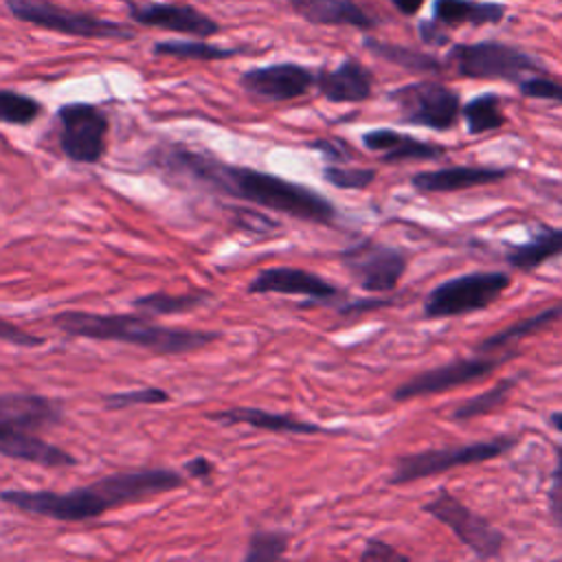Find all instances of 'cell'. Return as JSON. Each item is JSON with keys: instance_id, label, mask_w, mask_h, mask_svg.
<instances>
[{"instance_id": "6da1fadb", "label": "cell", "mask_w": 562, "mask_h": 562, "mask_svg": "<svg viewBox=\"0 0 562 562\" xmlns=\"http://www.w3.org/2000/svg\"><path fill=\"white\" fill-rule=\"evenodd\" d=\"M145 160L171 182L193 184L310 224L336 226L338 222L336 204L318 191L277 173L224 162L206 149H191L182 143H158Z\"/></svg>"}, {"instance_id": "7a4b0ae2", "label": "cell", "mask_w": 562, "mask_h": 562, "mask_svg": "<svg viewBox=\"0 0 562 562\" xmlns=\"http://www.w3.org/2000/svg\"><path fill=\"white\" fill-rule=\"evenodd\" d=\"M184 485V474L169 468H134L108 474L68 492L53 490H2L0 501L59 522H83L110 509L138 503Z\"/></svg>"}, {"instance_id": "3957f363", "label": "cell", "mask_w": 562, "mask_h": 562, "mask_svg": "<svg viewBox=\"0 0 562 562\" xmlns=\"http://www.w3.org/2000/svg\"><path fill=\"white\" fill-rule=\"evenodd\" d=\"M53 325L68 336L123 342L162 356L191 353L209 347L222 336L220 331L158 325L149 316L145 318L134 314H94L83 310H64L53 316Z\"/></svg>"}, {"instance_id": "277c9868", "label": "cell", "mask_w": 562, "mask_h": 562, "mask_svg": "<svg viewBox=\"0 0 562 562\" xmlns=\"http://www.w3.org/2000/svg\"><path fill=\"white\" fill-rule=\"evenodd\" d=\"M61 417L64 406L46 395L29 391L0 393V454L42 468L77 465V457L68 450L37 437L40 430L57 426Z\"/></svg>"}, {"instance_id": "5b68a950", "label": "cell", "mask_w": 562, "mask_h": 562, "mask_svg": "<svg viewBox=\"0 0 562 562\" xmlns=\"http://www.w3.org/2000/svg\"><path fill=\"white\" fill-rule=\"evenodd\" d=\"M446 64H450L452 70L463 79H492L512 83H520L529 75L547 72L538 57L501 40L452 44L446 53Z\"/></svg>"}, {"instance_id": "8992f818", "label": "cell", "mask_w": 562, "mask_h": 562, "mask_svg": "<svg viewBox=\"0 0 562 562\" xmlns=\"http://www.w3.org/2000/svg\"><path fill=\"white\" fill-rule=\"evenodd\" d=\"M518 443L514 435H498L481 441L457 443V446H441L428 448L419 452H408L395 459L393 472L389 476V485H406L419 479H428L435 474H443L452 468H465L474 463H485L492 459L503 457Z\"/></svg>"}, {"instance_id": "52a82bcc", "label": "cell", "mask_w": 562, "mask_h": 562, "mask_svg": "<svg viewBox=\"0 0 562 562\" xmlns=\"http://www.w3.org/2000/svg\"><path fill=\"white\" fill-rule=\"evenodd\" d=\"M512 285L505 270H474L437 283L424 299V318H454L496 303Z\"/></svg>"}, {"instance_id": "ba28073f", "label": "cell", "mask_w": 562, "mask_h": 562, "mask_svg": "<svg viewBox=\"0 0 562 562\" xmlns=\"http://www.w3.org/2000/svg\"><path fill=\"white\" fill-rule=\"evenodd\" d=\"M9 13L46 31L83 40H134L136 33L123 22H114L86 11H72L53 0H4Z\"/></svg>"}, {"instance_id": "9c48e42d", "label": "cell", "mask_w": 562, "mask_h": 562, "mask_svg": "<svg viewBox=\"0 0 562 562\" xmlns=\"http://www.w3.org/2000/svg\"><path fill=\"white\" fill-rule=\"evenodd\" d=\"M386 99L397 108L400 121L432 132H448L461 119V97L437 79H419L393 88Z\"/></svg>"}, {"instance_id": "30bf717a", "label": "cell", "mask_w": 562, "mask_h": 562, "mask_svg": "<svg viewBox=\"0 0 562 562\" xmlns=\"http://www.w3.org/2000/svg\"><path fill=\"white\" fill-rule=\"evenodd\" d=\"M422 512L446 525L479 560H494L503 555L507 542L505 533L459 501L448 487H439L437 494L422 505Z\"/></svg>"}, {"instance_id": "8fae6325", "label": "cell", "mask_w": 562, "mask_h": 562, "mask_svg": "<svg viewBox=\"0 0 562 562\" xmlns=\"http://www.w3.org/2000/svg\"><path fill=\"white\" fill-rule=\"evenodd\" d=\"M338 261L358 288L371 294L393 292L408 268V255L400 246L369 237L345 246Z\"/></svg>"}, {"instance_id": "7c38bea8", "label": "cell", "mask_w": 562, "mask_h": 562, "mask_svg": "<svg viewBox=\"0 0 562 562\" xmlns=\"http://www.w3.org/2000/svg\"><path fill=\"white\" fill-rule=\"evenodd\" d=\"M514 356L516 353L505 351L503 356L476 353L470 358H454L446 364H439V367H432V369L411 375L408 380H404L402 384H397L393 389L391 400L402 404V402H408L415 397H428V395L452 391L457 386L474 384V382L487 378L496 367H501L503 362H507Z\"/></svg>"}, {"instance_id": "4fadbf2b", "label": "cell", "mask_w": 562, "mask_h": 562, "mask_svg": "<svg viewBox=\"0 0 562 562\" xmlns=\"http://www.w3.org/2000/svg\"><path fill=\"white\" fill-rule=\"evenodd\" d=\"M59 147L66 158L81 165H97L108 147L110 119L94 103H66L57 110Z\"/></svg>"}, {"instance_id": "5bb4252c", "label": "cell", "mask_w": 562, "mask_h": 562, "mask_svg": "<svg viewBox=\"0 0 562 562\" xmlns=\"http://www.w3.org/2000/svg\"><path fill=\"white\" fill-rule=\"evenodd\" d=\"M316 83V72L296 61H279L268 66H255L239 75V86L263 101H292Z\"/></svg>"}, {"instance_id": "9a60e30c", "label": "cell", "mask_w": 562, "mask_h": 562, "mask_svg": "<svg viewBox=\"0 0 562 562\" xmlns=\"http://www.w3.org/2000/svg\"><path fill=\"white\" fill-rule=\"evenodd\" d=\"M248 294H285L305 296L312 303H334L342 296V290L329 283L325 277L294 266H272L259 270L248 288Z\"/></svg>"}, {"instance_id": "2e32d148", "label": "cell", "mask_w": 562, "mask_h": 562, "mask_svg": "<svg viewBox=\"0 0 562 562\" xmlns=\"http://www.w3.org/2000/svg\"><path fill=\"white\" fill-rule=\"evenodd\" d=\"M127 13L132 22L140 26L162 29V31L193 35V37H211L222 31L217 20L198 11L191 4H180V2H143V4L130 2Z\"/></svg>"}, {"instance_id": "e0dca14e", "label": "cell", "mask_w": 562, "mask_h": 562, "mask_svg": "<svg viewBox=\"0 0 562 562\" xmlns=\"http://www.w3.org/2000/svg\"><path fill=\"white\" fill-rule=\"evenodd\" d=\"M514 167H496V165H450L439 169L415 171L408 184L424 195L430 193H454L474 187H485L509 178Z\"/></svg>"}, {"instance_id": "ac0fdd59", "label": "cell", "mask_w": 562, "mask_h": 562, "mask_svg": "<svg viewBox=\"0 0 562 562\" xmlns=\"http://www.w3.org/2000/svg\"><path fill=\"white\" fill-rule=\"evenodd\" d=\"M373 72L356 57H345L336 68L316 72V90L329 103H362L373 94Z\"/></svg>"}, {"instance_id": "d6986e66", "label": "cell", "mask_w": 562, "mask_h": 562, "mask_svg": "<svg viewBox=\"0 0 562 562\" xmlns=\"http://www.w3.org/2000/svg\"><path fill=\"white\" fill-rule=\"evenodd\" d=\"M364 149L380 156L382 162H404V160H437L446 156V147L417 138L393 127H373L360 136Z\"/></svg>"}, {"instance_id": "ffe728a7", "label": "cell", "mask_w": 562, "mask_h": 562, "mask_svg": "<svg viewBox=\"0 0 562 562\" xmlns=\"http://www.w3.org/2000/svg\"><path fill=\"white\" fill-rule=\"evenodd\" d=\"M211 422H217L222 426H237L246 424L259 430L268 432H283V435H329L336 430H327L310 419H301L292 413H272L257 406H231L224 411H213L206 415Z\"/></svg>"}, {"instance_id": "44dd1931", "label": "cell", "mask_w": 562, "mask_h": 562, "mask_svg": "<svg viewBox=\"0 0 562 562\" xmlns=\"http://www.w3.org/2000/svg\"><path fill=\"white\" fill-rule=\"evenodd\" d=\"M288 7L316 26H351L358 31L375 29L378 20L356 0H285Z\"/></svg>"}, {"instance_id": "7402d4cb", "label": "cell", "mask_w": 562, "mask_h": 562, "mask_svg": "<svg viewBox=\"0 0 562 562\" xmlns=\"http://www.w3.org/2000/svg\"><path fill=\"white\" fill-rule=\"evenodd\" d=\"M558 257H562V226L551 224L536 226L527 241L505 250V263L520 272H533Z\"/></svg>"}, {"instance_id": "603a6c76", "label": "cell", "mask_w": 562, "mask_h": 562, "mask_svg": "<svg viewBox=\"0 0 562 562\" xmlns=\"http://www.w3.org/2000/svg\"><path fill=\"white\" fill-rule=\"evenodd\" d=\"M505 15H507V7L503 2H483V0H435L432 2V20L446 29H454L461 24L494 26V24H501Z\"/></svg>"}, {"instance_id": "cb8c5ba5", "label": "cell", "mask_w": 562, "mask_h": 562, "mask_svg": "<svg viewBox=\"0 0 562 562\" xmlns=\"http://www.w3.org/2000/svg\"><path fill=\"white\" fill-rule=\"evenodd\" d=\"M562 318V301L555 303V305H549L531 316H525L516 323H512L509 327H503L494 334H490L487 338H483L474 351L476 353H492V351H501V349H507L512 345H516L518 340L522 338H529V336H536L540 331H544L547 327H551L555 321Z\"/></svg>"}, {"instance_id": "d4e9b609", "label": "cell", "mask_w": 562, "mask_h": 562, "mask_svg": "<svg viewBox=\"0 0 562 562\" xmlns=\"http://www.w3.org/2000/svg\"><path fill=\"white\" fill-rule=\"evenodd\" d=\"M364 48L378 57V59H384L393 66H400L408 72H415V75H439L443 72L446 68V61H441L439 57L430 55V53H424V50H417V48H411V46H402V44H393V42H384V40H378V37H364Z\"/></svg>"}, {"instance_id": "484cf974", "label": "cell", "mask_w": 562, "mask_h": 562, "mask_svg": "<svg viewBox=\"0 0 562 562\" xmlns=\"http://www.w3.org/2000/svg\"><path fill=\"white\" fill-rule=\"evenodd\" d=\"M461 119L465 121L468 134L479 136L501 130L507 123L501 97L496 92H481L461 105Z\"/></svg>"}, {"instance_id": "4316f807", "label": "cell", "mask_w": 562, "mask_h": 562, "mask_svg": "<svg viewBox=\"0 0 562 562\" xmlns=\"http://www.w3.org/2000/svg\"><path fill=\"white\" fill-rule=\"evenodd\" d=\"M151 53L158 57L176 59H195V61H220L239 55V48H224L211 42L200 40H162L151 46Z\"/></svg>"}, {"instance_id": "83f0119b", "label": "cell", "mask_w": 562, "mask_h": 562, "mask_svg": "<svg viewBox=\"0 0 562 562\" xmlns=\"http://www.w3.org/2000/svg\"><path fill=\"white\" fill-rule=\"evenodd\" d=\"M213 294L204 292V290H195V292H184V294H169V292H149L143 296H136L132 301V305L145 314L151 316H171V314H184L191 312L195 307H200L202 303H206Z\"/></svg>"}, {"instance_id": "f1b7e54d", "label": "cell", "mask_w": 562, "mask_h": 562, "mask_svg": "<svg viewBox=\"0 0 562 562\" xmlns=\"http://www.w3.org/2000/svg\"><path fill=\"white\" fill-rule=\"evenodd\" d=\"M516 386V380L514 378H505L501 382H496L494 386L459 402L452 411H450V422H470V419H476V417H483L496 408H501L509 393L514 391Z\"/></svg>"}, {"instance_id": "f546056e", "label": "cell", "mask_w": 562, "mask_h": 562, "mask_svg": "<svg viewBox=\"0 0 562 562\" xmlns=\"http://www.w3.org/2000/svg\"><path fill=\"white\" fill-rule=\"evenodd\" d=\"M42 112L44 105L35 97L0 88V123L31 125L42 116Z\"/></svg>"}, {"instance_id": "4dcf8cb0", "label": "cell", "mask_w": 562, "mask_h": 562, "mask_svg": "<svg viewBox=\"0 0 562 562\" xmlns=\"http://www.w3.org/2000/svg\"><path fill=\"white\" fill-rule=\"evenodd\" d=\"M290 538L285 531H272V529H257L252 531L244 560L246 562H272L281 560L288 553Z\"/></svg>"}, {"instance_id": "1f68e13d", "label": "cell", "mask_w": 562, "mask_h": 562, "mask_svg": "<svg viewBox=\"0 0 562 562\" xmlns=\"http://www.w3.org/2000/svg\"><path fill=\"white\" fill-rule=\"evenodd\" d=\"M323 178L325 182L342 191H364L369 189V184L375 182L378 171L373 167H349L329 162L327 167H323Z\"/></svg>"}, {"instance_id": "d6a6232c", "label": "cell", "mask_w": 562, "mask_h": 562, "mask_svg": "<svg viewBox=\"0 0 562 562\" xmlns=\"http://www.w3.org/2000/svg\"><path fill=\"white\" fill-rule=\"evenodd\" d=\"M167 400H169V393L160 386H140L136 391H121V393L103 395V402L110 411L130 408L136 404H162Z\"/></svg>"}, {"instance_id": "836d02e7", "label": "cell", "mask_w": 562, "mask_h": 562, "mask_svg": "<svg viewBox=\"0 0 562 562\" xmlns=\"http://www.w3.org/2000/svg\"><path fill=\"white\" fill-rule=\"evenodd\" d=\"M518 92L527 99H538V101H551L562 105V81L549 77L547 72L529 75L518 83Z\"/></svg>"}, {"instance_id": "e575fe53", "label": "cell", "mask_w": 562, "mask_h": 562, "mask_svg": "<svg viewBox=\"0 0 562 562\" xmlns=\"http://www.w3.org/2000/svg\"><path fill=\"white\" fill-rule=\"evenodd\" d=\"M547 507L555 527H562V446L555 443V465L547 487Z\"/></svg>"}, {"instance_id": "d590c367", "label": "cell", "mask_w": 562, "mask_h": 562, "mask_svg": "<svg viewBox=\"0 0 562 562\" xmlns=\"http://www.w3.org/2000/svg\"><path fill=\"white\" fill-rule=\"evenodd\" d=\"M307 147L323 154L325 160H329L334 165H345L356 158L353 147L345 138H314L307 143Z\"/></svg>"}, {"instance_id": "8d00e7d4", "label": "cell", "mask_w": 562, "mask_h": 562, "mask_svg": "<svg viewBox=\"0 0 562 562\" xmlns=\"http://www.w3.org/2000/svg\"><path fill=\"white\" fill-rule=\"evenodd\" d=\"M0 340L9 342L13 347H26V349L29 347H42L46 342V338L35 336V334L22 329L20 325H15V323H11V321H7L2 316H0Z\"/></svg>"}, {"instance_id": "74e56055", "label": "cell", "mask_w": 562, "mask_h": 562, "mask_svg": "<svg viewBox=\"0 0 562 562\" xmlns=\"http://www.w3.org/2000/svg\"><path fill=\"white\" fill-rule=\"evenodd\" d=\"M360 560H373V562H411V558L402 551H397L393 544L384 542V540H378V538H371L367 540L362 553H360Z\"/></svg>"}, {"instance_id": "f35d334b", "label": "cell", "mask_w": 562, "mask_h": 562, "mask_svg": "<svg viewBox=\"0 0 562 562\" xmlns=\"http://www.w3.org/2000/svg\"><path fill=\"white\" fill-rule=\"evenodd\" d=\"M233 211H235V217H237L239 228H244V231L268 233V231H272V228L279 226L272 217H268V215L261 213V211H250V209H233Z\"/></svg>"}, {"instance_id": "ab89813d", "label": "cell", "mask_w": 562, "mask_h": 562, "mask_svg": "<svg viewBox=\"0 0 562 562\" xmlns=\"http://www.w3.org/2000/svg\"><path fill=\"white\" fill-rule=\"evenodd\" d=\"M391 299H382V296H369V299H351L338 305V314L340 316H362L367 312H375L382 310L386 305H391Z\"/></svg>"}, {"instance_id": "60d3db41", "label": "cell", "mask_w": 562, "mask_h": 562, "mask_svg": "<svg viewBox=\"0 0 562 562\" xmlns=\"http://www.w3.org/2000/svg\"><path fill=\"white\" fill-rule=\"evenodd\" d=\"M417 33H419V40H422L426 46H448V44L452 42V40H450V33L446 31V26H441V24L435 22V20H419Z\"/></svg>"}, {"instance_id": "b9f144b4", "label": "cell", "mask_w": 562, "mask_h": 562, "mask_svg": "<svg viewBox=\"0 0 562 562\" xmlns=\"http://www.w3.org/2000/svg\"><path fill=\"white\" fill-rule=\"evenodd\" d=\"M213 470H215V465L206 457H193V459L184 461V465H182V472L191 479H211Z\"/></svg>"}, {"instance_id": "7bdbcfd3", "label": "cell", "mask_w": 562, "mask_h": 562, "mask_svg": "<svg viewBox=\"0 0 562 562\" xmlns=\"http://www.w3.org/2000/svg\"><path fill=\"white\" fill-rule=\"evenodd\" d=\"M426 0H391V4L402 13V15H417L419 9L424 7Z\"/></svg>"}, {"instance_id": "ee69618b", "label": "cell", "mask_w": 562, "mask_h": 562, "mask_svg": "<svg viewBox=\"0 0 562 562\" xmlns=\"http://www.w3.org/2000/svg\"><path fill=\"white\" fill-rule=\"evenodd\" d=\"M549 426L562 435V411H555L549 415Z\"/></svg>"}]
</instances>
